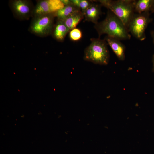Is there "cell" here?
Masks as SVG:
<instances>
[{
  "instance_id": "cell-1",
  "label": "cell",
  "mask_w": 154,
  "mask_h": 154,
  "mask_svg": "<svg viewBox=\"0 0 154 154\" xmlns=\"http://www.w3.org/2000/svg\"><path fill=\"white\" fill-rule=\"evenodd\" d=\"M96 28L100 36H107L120 40H130L131 35L127 28L121 21L110 11L102 21L98 24Z\"/></svg>"
},
{
  "instance_id": "cell-2",
  "label": "cell",
  "mask_w": 154,
  "mask_h": 154,
  "mask_svg": "<svg viewBox=\"0 0 154 154\" xmlns=\"http://www.w3.org/2000/svg\"><path fill=\"white\" fill-rule=\"evenodd\" d=\"M101 5L109 9L123 22L127 28L129 24L135 13V0H100Z\"/></svg>"
},
{
  "instance_id": "cell-3",
  "label": "cell",
  "mask_w": 154,
  "mask_h": 154,
  "mask_svg": "<svg viewBox=\"0 0 154 154\" xmlns=\"http://www.w3.org/2000/svg\"><path fill=\"white\" fill-rule=\"evenodd\" d=\"M107 44L105 40H93L85 50L84 59L96 64L107 65L110 57Z\"/></svg>"
},
{
  "instance_id": "cell-4",
  "label": "cell",
  "mask_w": 154,
  "mask_h": 154,
  "mask_svg": "<svg viewBox=\"0 0 154 154\" xmlns=\"http://www.w3.org/2000/svg\"><path fill=\"white\" fill-rule=\"evenodd\" d=\"M152 20L149 12L135 13L127 27L129 33L139 40H144L146 38L145 30Z\"/></svg>"
},
{
  "instance_id": "cell-5",
  "label": "cell",
  "mask_w": 154,
  "mask_h": 154,
  "mask_svg": "<svg viewBox=\"0 0 154 154\" xmlns=\"http://www.w3.org/2000/svg\"><path fill=\"white\" fill-rule=\"evenodd\" d=\"M54 13L33 17L29 31L37 36L44 37L50 35L54 28Z\"/></svg>"
},
{
  "instance_id": "cell-6",
  "label": "cell",
  "mask_w": 154,
  "mask_h": 154,
  "mask_svg": "<svg viewBox=\"0 0 154 154\" xmlns=\"http://www.w3.org/2000/svg\"><path fill=\"white\" fill-rule=\"evenodd\" d=\"M10 2V6L12 13L18 19L27 20L32 17L34 6L31 1L13 0Z\"/></svg>"
},
{
  "instance_id": "cell-7",
  "label": "cell",
  "mask_w": 154,
  "mask_h": 154,
  "mask_svg": "<svg viewBox=\"0 0 154 154\" xmlns=\"http://www.w3.org/2000/svg\"><path fill=\"white\" fill-rule=\"evenodd\" d=\"M64 6L60 0L38 1L34 6L32 17L53 14Z\"/></svg>"
},
{
  "instance_id": "cell-8",
  "label": "cell",
  "mask_w": 154,
  "mask_h": 154,
  "mask_svg": "<svg viewBox=\"0 0 154 154\" xmlns=\"http://www.w3.org/2000/svg\"><path fill=\"white\" fill-rule=\"evenodd\" d=\"M105 40L110 46L118 59L121 61L124 60L125 57V47L119 40L107 36Z\"/></svg>"
},
{
  "instance_id": "cell-9",
  "label": "cell",
  "mask_w": 154,
  "mask_h": 154,
  "mask_svg": "<svg viewBox=\"0 0 154 154\" xmlns=\"http://www.w3.org/2000/svg\"><path fill=\"white\" fill-rule=\"evenodd\" d=\"M82 17V14L78 9L62 21L69 30H71L75 28Z\"/></svg>"
},
{
  "instance_id": "cell-10",
  "label": "cell",
  "mask_w": 154,
  "mask_h": 154,
  "mask_svg": "<svg viewBox=\"0 0 154 154\" xmlns=\"http://www.w3.org/2000/svg\"><path fill=\"white\" fill-rule=\"evenodd\" d=\"M70 31L62 21L58 20L53 30V36L56 39L62 40Z\"/></svg>"
},
{
  "instance_id": "cell-11",
  "label": "cell",
  "mask_w": 154,
  "mask_h": 154,
  "mask_svg": "<svg viewBox=\"0 0 154 154\" xmlns=\"http://www.w3.org/2000/svg\"><path fill=\"white\" fill-rule=\"evenodd\" d=\"M100 8L98 5H90L83 13L86 19L97 23L101 13Z\"/></svg>"
},
{
  "instance_id": "cell-12",
  "label": "cell",
  "mask_w": 154,
  "mask_h": 154,
  "mask_svg": "<svg viewBox=\"0 0 154 154\" xmlns=\"http://www.w3.org/2000/svg\"><path fill=\"white\" fill-rule=\"evenodd\" d=\"M154 0H136L134 5L135 13H141L151 11Z\"/></svg>"
},
{
  "instance_id": "cell-13",
  "label": "cell",
  "mask_w": 154,
  "mask_h": 154,
  "mask_svg": "<svg viewBox=\"0 0 154 154\" xmlns=\"http://www.w3.org/2000/svg\"><path fill=\"white\" fill-rule=\"evenodd\" d=\"M78 10L77 7L72 4L64 7L58 10L54 13V17H56L58 20H63L71 14Z\"/></svg>"
},
{
  "instance_id": "cell-14",
  "label": "cell",
  "mask_w": 154,
  "mask_h": 154,
  "mask_svg": "<svg viewBox=\"0 0 154 154\" xmlns=\"http://www.w3.org/2000/svg\"><path fill=\"white\" fill-rule=\"evenodd\" d=\"M71 1L74 5L80 8L83 13L90 5L89 2L86 0H72Z\"/></svg>"
},
{
  "instance_id": "cell-15",
  "label": "cell",
  "mask_w": 154,
  "mask_h": 154,
  "mask_svg": "<svg viewBox=\"0 0 154 154\" xmlns=\"http://www.w3.org/2000/svg\"><path fill=\"white\" fill-rule=\"evenodd\" d=\"M69 36L70 39L74 41L80 40L82 36V32L78 29L75 28L71 30Z\"/></svg>"
},
{
  "instance_id": "cell-16",
  "label": "cell",
  "mask_w": 154,
  "mask_h": 154,
  "mask_svg": "<svg viewBox=\"0 0 154 154\" xmlns=\"http://www.w3.org/2000/svg\"><path fill=\"white\" fill-rule=\"evenodd\" d=\"M64 6H66L72 4L71 0H60Z\"/></svg>"
},
{
  "instance_id": "cell-17",
  "label": "cell",
  "mask_w": 154,
  "mask_h": 154,
  "mask_svg": "<svg viewBox=\"0 0 154 154\" xmlns=\"http://www.w3.org/2000/svg\"><path fill=\"white\" fill-rule=\"evenodd\" d=\"M150 34L152 38L153 43L154 45V29L151 31Z\"/></svg>"
},
{
  "instance_id": "cell-18",
  "label": "cell",
  "mask_w": 154,
  "mask_h": 154,
  "mask_svg": "<svg viewBox=\"0 0 154 154\" xmlns=\"http://www.w3.org/2000/svg\"><path fill=\"white\" fill-rule=\"evenodd\" d=\"M152 62L153 64L152 70L154 72V54L152 56Z\"/></svg>"
},
{
  "instance_id": "cell-19",
  "label": "cell",
  "mask_w": 154,
  "mask_h": 154,
  "mask_svg": "<svg viewBox=\"0 0 154 154\" xmlns=\"http://www.w3.org/2000/svg\"><path fill=\"white\" fill-rule=\"evenodd\" d=\"M151 11L152 13H154V0L152 6Z\"/></svg>"
}]
</instances>
